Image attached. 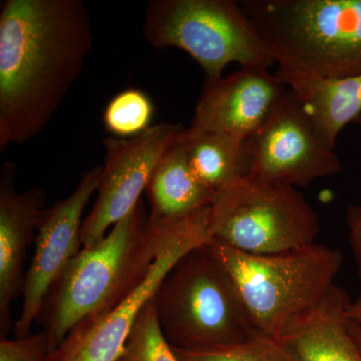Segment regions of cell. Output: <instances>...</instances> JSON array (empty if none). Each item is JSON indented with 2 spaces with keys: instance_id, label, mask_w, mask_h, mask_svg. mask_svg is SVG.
Wrapping results in <instances>:
<instances>
[{
  "instance_id": "obj_4",
  "label": "cell",
  "mask_w": 361,
  "mask_h": 361,
  "mask_svg": "<svg viewBox=\"0 0 361 361\" xmlns=\"http://www.w3.org/2000/svg\"><path fill=\"white\" fill-rule=\"evenodd\" d=\"M208 247L231 276L255 329L276 338L322 302L343 262L341 251L318 243L268 255L244 253L213 240Z\"/></svg>"
},
{
  "instance_id": "obj_25",
  "label": "cell",
  "mask_w": 361,
  "mask_h": 361,
  "mask_svg": "<svg viewBox=\"0 0 361 361\" xmlns=\"http://www.w3.org/2000/svg\"><path fill=\"white\" fill-rule=\"evenodd\" d=\"M355 123H357V125H360L361 127V116L357 118V121H356Z\"/></svg>"
},
{
  "instance_id": "obj_24",
  "label": "cell",
  "mask_w": 361,
  "mask_h": 361,
  "mask_svg": "<svg viewBox=\"0 0 361 361\" xmlns=\"http://www.w3.org/2000/svg\"><path fill=\"white\" fill-rule=\"evenodd\" d=\"M349 329H350L351 336L355 338L356 344L361 350V325L349 319Z\"/></svg>"
},
{
  "instance_id": "obj_15",
  "label": "cell",
  "mask_w": 361,
  "mask_h": 361,
  "mask_svg": "<svg viewBox=\"0 0 361 361\" xmlns=\"http://www.w3.org/2000/svg\"><path fill=\"white\" fill-rule=\"evenodd\" d=\"M146 194L149 219L157 222L183 219L212 204L215 193L194 174L184 135L161 157Z\"/></svg>"
},
{
  "instance_id": "obj_19",
  "label": "cell",
  "mask_w": 361,
  "mask_h": 361,
  "mask_svg": "<svg viewBox=\"0 0 361 361\" xmlns=\"http://www.w3.org/2000/svg\"><path fill=\"white\" fill-rule=\"evenodd\" d=\"M153 102L146 92L137 89L116 94L104 109L103 121L106 130L118 139H128L152 127Z\"/></svg>"
},
{
  "instance_id": "obj_21",
  "label": "cell",
  "mask_w": 361,
  "mask_h": 361,
  "mask_svg": "<svg viewBox=\"0 0 361 361\" xmlns=\"http://www.w3.org/2000/svg\"><path fill=\"white\" fill-rule=\"evenodd\" d=\"M0 361H51L44 332L0 341Z\"/></svg>"
},
{
  "instance_id": "obj_2",
  "label": "cell",
  "mask_w": 361,
  "mask_h": 361,
  "mask_svg": "<svg viewBox=\"0 0 361 361\" xmlns=\"http://www.w3.org/2000/svg\"><path fill=\"white\" fill-rule=\"evenodd\" d=\"M163 227L151 222L142 200L99 243L82 248L45 297L37 322L54 353L80 325L122 302L148 275Z\"/></svg>"
},
{
  "instance_id": "obj_18",
  "label": "cell",
  "mask_w": 361,
  "mask_h": 361,
  "mask_svg": "<svg viewBox=\"0 0 361 361\" xmlns=\"http://www.w3.org/2000/svg\"><path fill=\"white\" fill-rule=\"evenodd\" d=\"M173 350L180 361H296L281 339L259 332L246 341L222 348Z\"/></svg>"
},
{
  "instance_id": "obj_5",
  "label": "cell",
  "mask_w": 361,
  "mask_h": 361,
  "mask_svg": "<svg viewBox=\"0 0 361 361\" xmlns=\"http://www.w3.org/2000/svg\"><path fill=\"white\" fill-rule=\"evenodd\" d=\"M153 302L161 332L173 348H222L257 334L231 276L208 245L177 262Z\"/></svg>"
},
{
  "instance_id": "obj_6",
  "label": "cell",
  "mask_w": 361,
  "mask_h": 361,
  "mask_svg": "<svg viewBox=\"0 0 361 361\" xmlns=\"http://www.w3.org/2000/svg\"><path fill=\"white\" fill-rule=\"evenodd\" d=\"M142 32L156 49L187 52L206 78L222 77L231 63L259 70L276 65L257 27L232 0H149Z\"/></svg>"
},
{
  "instance_id": "obj_17",
  "label": "cell",
  "mask_w": 361,
  "mask_h": 361,
  "mask_svg": "<svg viewBox=\"0 0 361 361\" xmlns=\"http://www.w3.org/2000/svg\"><path fill=\"white\" fill-rule=\"evenodd\" d=\"M184 142L194 174L213 193L250 174L248 140L218 133L188 135L185 130Z\"/></svg>"
},
{
  "instance_id": "obj_22",
  "label": "cell",
  "mask_w": 361,
  "mask_h": 361,
  "mask_svg": "<svg viewBox=\"0 0 361 361\" xmlns=\"http://www.w3.org/2000/svg\"><path fill=\"white\" fill-rule=\"evenodd\" d=\"M348 239L361 282V205H349L346 210Z\"/></svg>"
},
{
  "instance_id": "obj_8",
  "label": "cell",
  "mask_w": 361,
  "mask_h": 361,
  "mask_svg": "<svg viewBox=\"0 0 361 361\" xmlns=\"http://www.w3.org/2000/svg\"><path fill=\"white\" fill-rule=\"evenodd\" d=\"M210 207L175 221L157 222L163 227L160 251L148 275L113 310L73 330L51 353V361H116L142 311L151 302L161 282L180 259L212 240Z\"/></svg>"
},
{
  "instance_id": "obj_13",
  "label": "cell",
  "mask_w": 361,
  "mask_h": 361,
  "mask_svg": "<svg viewBox=\"0 0 361 361\" xmlns=\"http://www.w3.org/2000/svg\"><path fill=\"white\" fill-rule=\"evenodd\" d=\"M16 166L2 164L0 171V336L11 329V307L23 295L27 249L35 242L47 193L32 187L16 191Z\"/></svg>"
},
{
  "instance_id": "obj_10",
  "label": "cell",
  "mask_w": 361,
  "mask_h": 361,
  "mask_svg": "<svg viewBox=\"0 0 361 361\" xmlns=\"http://www.w3.org/2000/svg\"><path fill=\"white\" fill-rule=\"evenodd\" d=\"M248 145L249 175L265 182L305 187L342 169L338 155L323 141L290 90Z\"/></svg>"
},
{
  "instance_id": "obj_20",
  "label": "cell",
  "mask_w": 361,
  "mask_h": 361,
  "mask_svg": "<svg viewBox=\"0 0 361 361\" xmlns=\"http://www.w3.org/2000/svg\"><path fill=\"white\" fill-rule=\"evenodd\" d=\"M116 361H180L161 332L153 299L137 318Z\"/></svg>"
},
{
  "instance_id": "obj_16",
  "label": "cell",
  "mask_w": 361,
  "mask_h": 361,
  "mask_svg": "<svg viewBox=\"0 0 361 361\" xmlns=\"http://www.w3.org/2000/svg\"><path fill=\"white\" fill-rule=\"evenodd\" d=\"M286 85L330 148L336 149L341 130L361 116V75L293 78Z\"/></svg>"
},
{
  "instance_id": "obj_11",
  "label": "cell",
  "mask_w": 361,
  "mask_h": 361,
  "mask_svg": "<svg viewBox=\"0 0 361 361\" xmlns=\"http://www.w3.org/2000/svg\"><path fill=\"white\" fill-rule=\"evenodd\" d=\"M101 174L102 166L87 171L70 196L42 211L32 262L25 273L23 307L13 326L16 337L30 334L49 289L82 250L84 211L97 193Z\"/></svg>"
},
{
  "instance_id": "obj_14",
  "label": "cell",
  "mask_w": 361,
  "mask_h": 361,
  "mask_svg": "<svg viewBox=\"0 0 361 361\" xmlns=\"http://www.w3.org/2000/svg\"><path fill=\"white\" fill-rule=\"evenodd\" d=\"M351 301L334 285L322 302L287 327L280 339L296 361H361L349 329Z\"/></svg>"
},
{
  "instance_id": "obj_23",
  "label": "cell",
  "mask_w": 361,
  "mask_h": 361,
  "mask_svg": "<svg viewBox=\"0 0 361 361\" xmlns=\"http://www.w3.org/2000/svg\"><path fill=\"white\" fill-rule=\"evenodd\" d=\"M348 317L351 322L361 325V292L357 298L351 301L348 310Z\"/></svg>"
},
{
  "instance_id": "obj_12",
  "label": "cell",
  "mask_w": 361,
  "mask_h": 361,
  "mask_svg": "<svg viewBox=\"0 0 361 361\" xmlns=\"http://www.w3.org/2000/svg\"><path fill=\"white\" fill-rule=\"evenodd\" d=\"M288 90L269 70L240 68L228 75L206 78L186 133H218L249 140Z\"/></svg>"
},
{
  "instance_id": "obj_1",
  "label": "cell",
  "mask_w": 361,
  "mask_h": 361,
  "mask_svg": "<svg viewBox=\"0 0 361 361\" xmlns=\"http://www.w3.org/2000/svg\"><path fill=\"white\" fill-rule=\"evenodd\" d=\"M82 0H6L0 11V152L35 139L94 45Z\"/></svg>"
},
{
  "instance_id": "obj_9",
  "label": "cell",
  "mask_w": 361,
  "mask_h": 361,
  "mask_svg": "<svg viewBox=\"0 0 361 361\" xmlns=\"http://www.w3.org/2000/svg\"><path fill=\"white\" fill-rule=\"evenodd\" d=\"M185 130L180 123H160L135 137L104 140V166L96 201L82 223V248L96 245L134 210L161 157Z\"/></svg>"
},
{
  "instance_id": "obj_3",
  "label": "cell",
  "mask_w": 361,
  "mask_h": 361,
  "mask_svg": "<svg viewBox=\"0 0 361 361\" xmlns=\"http://www.w3.org/2000/svg\"><path fill=\"white\" fill-rule=\"evenodd\" d=\"M286 84L361 75V0H245Z\"/></svg>"
},
{
  "instance_id": "obj_7",
  "label": "cell",
  "mask_w": 361,
  "mask_h": 361,
  "mask_svg": "<svg viewBox=\"0 0 361 361\" xmlns=\"http://www.w3.org/2000/svg\"><path fill=\"white\" fill-rule=\"evenodd\" d=\"M213 241L254 255L316 243L317 213L297 188L248 175L215 194L209 219Z\"/></svg>"
}]
</instances>
